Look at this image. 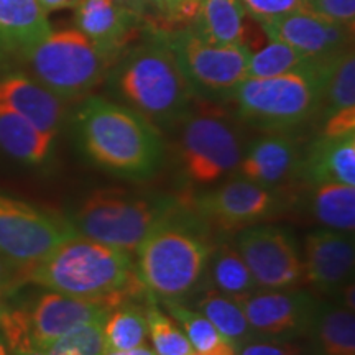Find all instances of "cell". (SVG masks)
<instances>
[{"label":"cell","instance_id":"d6986e66","mask_svg":"<svg viewBox=\"0 0 355 355\" xmlns=\"http://www.w3.org/2000/svg\"><path fill=\"white\" fill-rule=\"evenodd\" d=\"M298 145L285 133H268L248 145L237 171L243 180L275 189L298 170Z\"/></svg>","mask_w":355,"mask_h":355},{"label":"cell","instance_id":"ffe728a7","mask_svg":"<svg viewBox=\"0 0 355 355\" xmlns=\"http://www.w3.org/2000/svg\"><path fill=\"white\" fill-rule=\"evenodd\" d=\"M48 13L38 0H0V46L25 53L51 33Z\"/></svg>","mask_w":355,"mask_h":355},{"label":"cell","instance_id":"ba28073f","mask_svg":"<svg viewBox=\"0 0 355 355\" xmlns=\"http://www.w3.org/2000/svg\"><path fill=\"white\" fill-rule=\"evenodd\" d=\"M166 44L188 81L194 97L207 102H227L247 79L252 48L216 44L198 37L189 26L150 30Z\"/></svg>","mask_w":355,"mask_h":355},{"label":"cell","instance_id":"60d3db41","mask_svg":"<svg viewBox=\"0 0 355 355\" xmlns=\"http://www.w3.org/2000/svg\"><path fill=\"white\" fill-rule=\"evenodd\" d=\"M112 2L130 8V10L139 13L141 17H146V13L150 10V0H112Z\"/></svg>","mask_w":355,"mask_h":355},{"label":"cell","instance_id":"7c38bea8","mask_svg":"<svg viewBox=\"0 0 355 355\" xmlns=\"http://www.w3.org/2000/svg\"><path fill=\"white\" fill-rule=\"evenodd\" d=\"M245 313L257 337L291 340L308 334L313 327L319 303L309 293L285 290H259L235 300Z\"/></svg>","mask_w":355,"mask_h":355},{"label":"cell","instance_id":"5b68a950","mask_svg":"<svg viewBox=\"0 0 355 355\" xmlns=\"http://www.w3.org/2000/svg\"><path fill=\"white\" fill-rule=\"evenodd\" d=\"M326 61L273 78L243 79L232 97L239 117L272 132L288 130L309 121L321 107Z\"/></svg>","mask_w":355,"mask_h":355},{"label":"cell","instance_id":"5bb4252c","mask_svg":"<svg viewBox=\"0 0 355 355\" xmlns=\"http://www.w3.org/2000/svg\"><path fill=\"white\" fill-rule=\"evenodd\" d=\"M117 306L121 304H115L109 300L74 298L55 291L43 293L32 308L26 309L33 347L44 350L78 326L92 321H105L110 311Z\"/></svg>","mask_w":355,"mask_h":355},{"label":"cell","instance_id":"7402d4cb","mask_svg":"<svg viewBox=\"0 0 355 355\" xmlns=\"http://www.w3.org/2000/svg\"><path fill=\"white\" fill-rule=\"evenodd\" d=\"M311 184L343 183L355 186V133L340 139H319L303 163Z\"/></svg>","mask_w":355,"mask_h":355},{"label":"cell","instance_id":"30bf717a","mask_svg":"<svg viewBox=\"0 0 355 355\" xmlns=\"http://www.w3.org/2000/svg\"><path fill=\"white\" fill-rule=\"evenodd\" d=\"M74 234L71 222L0 194V255L21 268L30 270Z\"/></svg>","mask_w":355,"mask_h":355},{"label":"cell","instance_id":"f6af8a7d","mask_svg":"<svg viewBox=\"0 0 355 355\" xmlns=\"http://www.w3.org/2000/svg\"><path fill=\"white\" fill-rule=\"evenodd\" d=\"M0 355H8V352H7V347H6V344H3L2 340H0Z\"/></svg>","mask_w":355,"mask_h":355},{"label":"cell","instance_id":"8fae6325","mask_svg":"<svg viewBox=\"0 0 355 355\" xmlns=\"http://www.w3.org/2000/svg\"><path fill=\"white\" fill-rule=\"evenodd\" d=\"M235 248L259 288L285 290L304 282L303 254L290 230L270 224L248 225L239 234Z\"/></svg>","mask_w":355,"mask_h":355},{"label":"cell","instance_id":"e0dca14e","mask_svg":"<svg viewBox=\"0 0 355 355\" xmlns=\"http://www.w3.org/2000/svg\"><path fill=\"white\" fill-rule=\"evenodd\" d=\"M354 260V239L347 232L318 229L306 235L304 282L318 291H339L352 275Z\"/></svg>","mask_w":355,"mask_h":355},{"label":"cell","instance_id":"4316f807","mask_svg":"<svg viewBox=\"0 0 355 355\" xmlns=\"http://www.w3.org/2000/svg\"><path fill=\"white\" fill-rule=\"evenodd\" d=\"M311 332L321 355H355L354 311L319 304Z\"/></svg>","mask_w":355,"mask_h":355},{"label":"cell","instance_id":"277c9868","mask_svg":"<svg viewBox=\"0 0 355 355\" xmlns=\"http://www.w3.org/2000/svg\"><path fill=\"white\" fill-rule=\"evenodd\" d=\"M199 220L171 211L135 250L137 275L155 300L183 301L201 286L212 245Z\"/></svg>","mask_w":355,"mask_h":355},{"label":"cell","instance_id":"6da1fadb","mask_svg":"<svg viewBox=\"0 0 355 355\" xmlns=\"http://www.w3.org/2000/svg\"><path fill=\"white\" fill-rule=\"evenodd\" d=\"M74 127L84 153L114 175L144 181L162 165V132L121 102L87 96L74 115Z\"/></svg>","mask_w":355,"mask_h":355},{"label":"cell","instance_id":"ac0fdd59","mask_svg":"<svg viewBox=\"0 0 355 355\" xmlns=\"http://www.w3.org/2000/svg\"><path fill=\"white\" fill-rule=\"evenodd\" d=\"M64 104L50 89L24 73L0 79V107L19 114L44 133L55 135L64 117Z\"/></svg>","mask_w":355,"mask_h":355},{"label":"cell","instance_id":"d6a6232c","mask_svg":"<svg viewBox=\"0 0 355 355\" xmlns=\"http://www.w3.org/2000/svg\"><path fill=\"white\" fill-rule=\"evenodd\" d=\"M48 352H69L73 355H104V321H92L61 336L46 349Z\"/></svg>","mask_w":355,"mask_h":355},{"label":"cell","instance_id":"484cf974","mask_svg":"<svg viewBox=\"0 0 355 355\" xmlns=\"http://www.w3.org/2000/svg\"><path fill=\"white\" fill-rule=\"evenodd\" d=\"M345 107H355V56L352 48L329 58L322 71L319 112L327 117Z\"/></svg>","mask_w":355,"mask_h":355},{"label":"cell","instance_id":"f1b7e54d","mask_svg":"<svg viewBox=\"0 0 355 355\" xmlns=\"http://www.w3.org/2000/svg\"><path fill=\"white\" fill-rule=\"evenodd\" d=\"M170 316L178 324H181V329L188 337V340L196 350L198 355H234L237 349L232 343H229L216 326L206 316L196 309H189L181 301H166Z\"/></svg>","mask_w":355,"mask_h":355},{"label":"cell","instance_id":"7a4b0ae2","mask_svg":"<svg viewBox=\"0 0 355 355\" xmlns=\"http://www.w3.org/2000/svg\"><path fill=\"white\" fill-rule=\"evenodd\" d=\"M104 81L110 96L158 130L181 123L193 109L194 94L175 56L150 32L114 61Z\"/></svg>","mask_w":355,"mask_h":355},{"label":"cell","instance_id":"52a82bcc","mask_svg":"<svg viewBox=\"0 0 355 355\" xmlns=\"http://www.w3.org/2000/svg\"><path fill=\"white\" fill-rule=\"evenodd\" d=\"M21 56L35 81L64 102L87 97L114 64L76 28L51 30Z\"/></svg>","mask_w":355,"mask_h":355},{"label":"cell","instance_id":"2e32d148","mask_svg":"<svg viewBox=\"0 0 355 355\" xmlns=\"http://www.w3.org/2000/svg\"><path fill=\"white\" fill-rule=\"evenodd\" d=\"M145 17L112 0H79L74 7V28L115 61L139 37Z\"/></svg>","mask_w":355,"mask_h":355},{"label":"cell","instance_id":"603a6c76","mask_svg":"<svg viewBox=\"0 0 355 355\" xmlns=\"http://www.w3.org/2000/svg\"><path fill=\"white\" fill-rule=\"evenodd\" d=\"M55 135L33 127L19 114L0 107V148L12 158L42 165L51 152Z\"/></svg>","mask_w":355,"mask_h":355},{"label":"cell","instance_id":"b9f144b4","mask_svg":"<svg viewBox=\"0 0 355 355\" xmlns=\"http://www.w3.org/2000/svg\"><path fill=\"white\" fill-rule=\"evenodd\" d=\"M104 355H155L153 349H150L145 343L128 350H117V352H105Z\"/></svg>","mask_w":355,"mask_h":355},{"label":"cell","instance_id":"cb8c5ba5","mask_svg":"<svg viewBox=\"0 0 355 355\" xmlns=\"http://www.w3.org/2000/svg\"><path fill=\"white\" fill-rule=\"evenodd\" d=\"M311 212L319 224L339 232L355 229V186L343 183L313 184Z\"/></svg>","mask_w":355,"mask_h":355},{"label":"cell","instance_id":"836d02e7","mask_svg":"<svg viewBox=\"0 0 355 355\" xmlns=\"http://www.w3.org/2000/svg\"><path fill=\"white\" fill-rule=\"evenodd\" d=\"M247 15L260 25L306 7V0H241Z\"/></svg>","mask_w":355,"mask_h":355},{"label":"cell","instance_id":"e575fe53","mask_svg":"<svg viewBox=\"0 0 355 355\" xmlns=\"http://www.w3.org/2000/svg\"><path fill=\"white\" fill-rule=\"evenodd\" d=\"M304 8L354 30L355 0H306Z\"/></svg>","mask_w":355,"mask_h":355},{"label":"cell","instance_id":"4dcf8cb0","mask_svg":"<svg viewBox=\"0 0 355 355\" xmlns=\"http://www.w3.org/2000/svg\"><path fill=\"white\" fill-rule=\"evenodd\" d=\"M319 63L301 55L295 48L282 42L270 40L260 50L252 51L247 64V78H273L279 74L306 68V66Z\"/></svg>","mask_w":355,"mask_h":355},{"label":"cell","instance_id":"1f68e13d","mask_svg":"<svg viewBox=\"0 0 355 355\" xmlns=\"http://www.w3.org/2000/svg\"><path fill=\"white\" fill-rule=\"evenodd\" d=\"M145 318L155 355H198L183 329L171 316H166L157 303L148 304Z\"/></svg>","mask_w":355,"mask_h":355},{"label":"cell","instance_id":"ab89813d","mask_svg":"<svg viewBox=\"0 0 355 355\" xmlns=\"http://www.w3.org/2000/svg\"><path fill=\"white\" fill-rule=\"evenodd\" d=\"M40 6L46 13L64 10V8H74L79 3V0H38Z\"/></svg>","mask_w":355,"mask_h":355},{"label":"cell","instance_id":"7bdbcfd3","mask_svg":"<svg viewBox=\"0 0 355 355\" xmlns=\"http://www.w3.org/2000/svg\"><path fill=\"white\" fill-rule=\"evenodd\" d=\"M344 288V306L350 311H354V282L350 283H345V285L343 286Z\"/></svg>","mask_w":355,"mask_h":355},{"label":"cell","instance_id":"9a60e30c","mask_svg":"<svg viewBox=\"0 0 355 355\" xmlns=\"http://www.w3.org/2000/svg\"><path fill=\"white\" fill-rule=\"evenodd\" d=\"M268 40L295 48L313 61H326L347 50L352 43V28L301 8L277 20L260 25Z\"/></svg>","mask_w":355,"mask_h":355},{"label":"cell","instance_id":"74e56055","mask_svg":"<svg viewBox=\"0 0 355 355\" xmlns=\"http://www.w3.org/2000/svg\"><path fill=\"white\" fill-rule=\"evenodd\" d=\"M355 133V107H345L336 110L324 117L322 139H340V137Z\"/></svg>","mask_w":355,"mask_h":355},{"label":"cell","instance_id":"3957f363","mask_svg":"<svg viewBox=\"0 0 355 355\" xmlns=\"http://www.w3.org/2000/svg\"><path fill=\"white\" fill-rule=\"evenodd\" d=\"M28 282L66 296L109 300L115 304L145 291L132 254L81 234L71 235L33 265Z\"/></svg>","mask_w":355,"mask_h":355},{"label":"cell","instance_id":"f546056e","mask_svg":"<svg viewBox=\"0 0 355 355\" xmlns=\"http://www.w3.org/2000/svg\"><path fill=\"white\" fill-rule=\"evenodd\" d=\"M148 334L145 313L130 304H121L104 321V354L128 350L144 344Z\"/></svg>","mask_w":355,"mask_h":355},{"label":"cell","instance_id":"ee69618b","mask_svg":"<svg viewBox=\"0 0 355 355\" xmlns=\"http://www.w3.org/2000/svg\"><path fill=\"white\" fill-rule=\"evenodd\" d=\"M12 354L13 355H50L46 350L33 347V345H30V347H24V349H17V350H13Z\"/></svg>","mask_w":355,"mask_h":355},{"label":"cell","instance_id":"8992f818","mask_svg":"<svg viewBox=\"0 0 355 355\" xmlns=\"http://www.w3.org/2000/svg\"><path fill=\"white\" fill-rule=\"evenodd\" d=\"M176 201L121 188L97 189L84 199L71 224L78 234L133 254Z\"/></svg>","mask_w":355,"mask_h":355},{"label":"cell","instance_id":"44dd1931","mask_svg":"<svg viewBox=\"0 0 355 355\" xmlns=\"http://www.w3.org/2000/svg\"><path fill=\"white\" fill-rule=\"evenodd\" d=\"M247 17L241 0H202L188 26L206 42L248 46Z\"/></svg>","mask_w":355,"mask_h":355},{"label":"cell","instance_id":"7dc6e473","mask_svg":"<svg viewBox=\"0 0 355 355\" xmlns=\"http://www.w3.org/2000/svg\"><path fill=\"white\" fill-rule=\"evenodd\" d=\"M234 355H237V354H234Z\"/></svg>","mask_w":355,"mask_h":355},{"label":"cell","instance_id":"d590c367","mask_svg":"<svg viewBox=\"0 0 355 355\" xmlns=\"http://www.w3.org/2000/svg\"><path fill=\"white\" fill-rule=\"evenodd\" d=\"M202 0H150V7L170 24L188 26L194 20Z\"/></svg>","mask_w":355,"mask_h":355},{"label":"cell","instance_id":"9c48e42d","mask_svg":"<svg viewBox=\"0 0 355 355\" xmlns=\"http://www.w3.org/2000/svg\"><path fill=\"white\" fill-rule=\"evenodd\" d=\"M243 145L237 127L212 112L189 114L183 121L178 163L189 183L209 186L237 171Z\"/></svg>","mask_w":355,"mask_h":355},{"label":"cell","instance_id":"d4e9b609","mask_svg":"<svg viewBox=\"0 0 355 355\" xmlns=\"http://www.w3.org/2000/svg\"><path fill=\"white\" fill-rule=\"evenodd\" d=\"M196 311L209 319L216 329L235 345V349L257 337L241 304L224 293L217 291L216 288H207L199 295Z\"/></svg>","mask_w":355,"mask_h":355},{"label":"cell","instance_id":"4fadbf2b","mask_svg":"<svg viewBox=\"0 0 355 355\" xmlns=\"http://www.w3.org/2000/svg\"><path fill=\"white\" fill-rule=\"evenodd\" d=\"M282 209V198L275 189L234 180L220 188L206 191L194 199V211L199 219L224 230L245 229L270 219Z\"/></svg>","mask_w":355,"mask_h":355},{"label":"cell","instance_id":"f35d334b","mask_svg":"<svg viewBox=\"0 0 355 355\" xmlns=\"http://www.w3.org/2000/svg\"><path fill=\"white\" fill-rule=\"evenodd\" d=\"M25 282H28V270L0 255V293L7 295Z\"/></svg>","mask_w":355,"mask_h":355},{"label":"cell","instance_id":"83f0119b","mask_svg":"<svg viewBox=\"0 0 355 355\" xmlns=\"http://www.w3.org/2000/svg\"><path fill=\"white\" fill-rule=\"evenodd\" d=\"M207 270L216 290L229 298L239 300L259 288L242 255L230 243L212 248Z\"/></svg>","mask_w":355,"mask_h":355},{"label":"cell","instance_id":"8d00e7d4","mask_svg":"<svg viewBox=\"0 0 355 355\" xmlns=\"http://www.w3.org/2000/svg\"><path fill=\"white\" fill-rule=\"evenodd\" d=\"M237 355H303V350L291 340L254 337L248 343L239 345Z\"/></svg>","mask_w":355,"mask_h":355},{"label":"cell","instance_id":"bcb514c9","mask_svg":"<svg viewBox=\"0 0 355 355\" xmlns=\"http://www.w3.org/2000/svg\"><path fill=\"white\" fill-rule=\"evenodd\" d=\"M2 300H3V293H0V308H2Z\"/></svg>","mask_w":355,"mask_h":355}]
</instances>
